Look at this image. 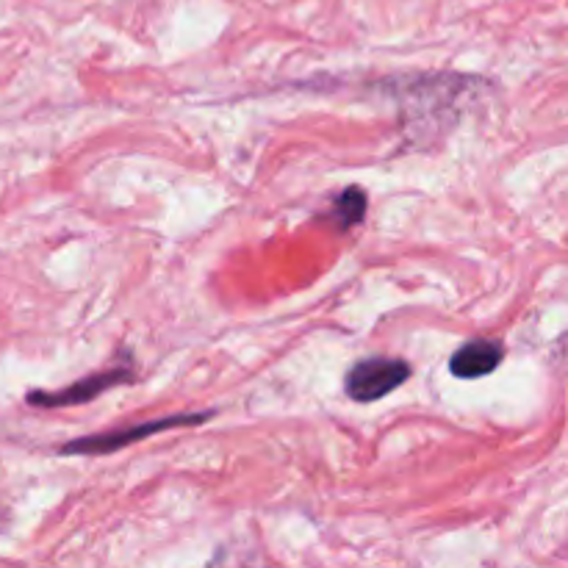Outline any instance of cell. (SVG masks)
Instances as JSON below:
<instances>
[{"label":"cell","mask_w":568,"mask_h":568,"mask_svg":"<svg viewBox=\"0 0 568 568\" xmlns=\"http://www.w3.org/2000/svg\"><path fill=\"white\" fill-rule=\"evenodd\" d=\"M136 381V358L131 349H120L105 369L94 372V375L81 377V381L70 383V386L59 388V392H31L28 394V405L33 408H72V405H87L92 399L103 397L111 388L128 386Z\"/></svg>","instance_id":"cell-1"},{"label":"cell","mask_w":568,"mask_h":568,"mask_svg":"<svg viewBox=\"0 0 568 568\" xmlns=\"http://www.w3.org/2000/svg\"><path fill=\"white\" fill-rule=\"evenodd\" d=\"M214 416H216V410H189V414L161 416V419L142 422V425L120 427V430L94 433V436L75 438V442L64 444L59 453L61 455H81V458H87V455L89 458H94V455L120 453V449L144 442V438H150V436H159V433H164V430H178V427H197V425H203V422L214 419Z\"/></svg>","instance_id":"cell-2"},{"label":"cell","mask_w":568,"mask_h":568,"mask_svg":"<svg viewBox=\"0 0 568 568\" xmlns=\"http://www.w3.org/2000/svg\"><path fill=\"white\" fill-rule=\"evenodd\" d=\"M410 364L392 355H375V358L358 361L344 377V392L355 403H375L388 397L410 381Z\"/></svg>","instance_id":"cell-3"},{"label":"cell","mask_w":568,"mask_h":568,"mask_svg":"<svg viewBox=\"0 0 568 568\" xmlns=\"http://www.w3.org/2000/svg\"><path fill=\"white\" fill-rule=\"evenodd\" d=\"M505 361L503 342L494 338H471V342L460 344L449 358V372L460 381H480V377L494 375L499 364Z\"/></svg>","instance_id":"cell-4"},{"label":"cell","mask_w":568,"mask_h":568,"mask_svg":"<svg viewBox=\"0 0 568 568\" xmlns=\"http://www.w3.org/2000/svg\"><path fill=\"white\" fill-rule=\"evenodd\" d=\"M369 209V197L361 186H347L331 200L327 211H322L320 220L327 222L336 233H349L355 225H361Z\"/></svg>","instance_id":"cell-5"},{"label":"cell","mask_w":568,"mask_h":568,"mask_svg":"<svg viewBox=\"0 0 568 568\" xmlns=\"http://www.w3.org/2000/svg\"><path fill=\"white\" fill-rule=\"evenodd\" d=\"M6 521H9V510H6L3 505H0V530H3V527H6Z\"/></svg>","instance_id":"cell-6"}]
</instances>
